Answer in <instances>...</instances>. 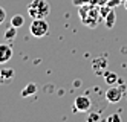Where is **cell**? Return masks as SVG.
<instances>
[{
  "label": "cell",
  "instance_id": "obj_12",
  "mask_svg": "<svg viewBox=\"0 0 127 122\" xmlns=\"http://www.w3.org/2000/svg\"><path fill=\"white\" fill-rule=\"evenodd\" d=\"M15 37H17V27L15 26H11L5 31V38L6 40H14Z\"/></svg>",
  "mask_w": 127,
  "mask_h": 122
},
{
  "label": "cell",
  "instance_id": "obj_21",
  "mask_svg": "<svg viewBox=\"0 0 127 122\" xmlns=\"http://www.w3.org/2000/svg\"><path fill=\"white\" fill-rule=\"evenodd\" d=\"M123 2H124V0H123Z\"/></svg>",
  "mask_w": 127,
  "mask_h": 122
},
{
  "label": "cell",
  "instance_id": "obj_9",
  "mask_svg": "<svg viewBox=\"0 0 127 122\" xmlns=\"http://www.w3.org/2000/svg\"><path fill=\"white\" fill-rule=\"evenodd\" d=\"M23 24H25V17L22 14H15V15L11 17V26H15L17 29H19Z\"/></svg>",
  "mask_w": 127,
  "mask_h": 122
},
{
  "label": "cell",
  "instance_id": "obj_18",
  "mask_svg": "<svg viewBox=\"0 0 127 122\" xmlns=\"http://www.w3.org/2000/svg\"><path fill=\"white\" fill-rule=\"evenodd\" d=\"M80 86H81V81L77 79V81H75V87H80Z\"/></svg>",
  "mask_w": 127,
  "mask_h": 122
},
{
  "label": "cell",
  "instance_id": "obj_4",
  "mask_svg": "<svg viewBox=\"0 0 127 122\" xmlns=\"http://www.w3.org/2000/svg\"><path fill=\"white\" fill-rule=\"evenodd\" d=\"M124 95V87L120 89V87H109L107 92H106V99L109 102H112V104H116V102H120L121 98Z\"/></svg>",
  "mask_w": 127,
  "mask_h": 122
},
{
  "label": "cell",
  "instance_id": "obj_3",
  "mask_svg": "<svg viewBox=\"0 0 127 122\" xmlns=\"http://www.w3.org/2000/svg\"><path fill=\"white\" fill-rule=\"evenodd\" d=\"M29 6H32L35 11H37L38 18H46L49 15L51 6H49V3L46 2V0H32V3Z\"/></svg>",
  "mask_w": 127,
  "mask_h": 122
},
{
  "label": "cell",
  "instance_id": "obj_22",
  "mask_svg": "<svg viewBox=\"0 0 127 122\" xmlns=\"http://www.w3.org/2000/svg\"><path fill=\"white\" fill-rule=\"evenodd\" d=\"M106 2H107V0H106Z\"/></svg>",
  "mask_w": 127,
  "mask_h": 122
},
{
  "label": "cell",
  "instance_id": "obj_2",
  "mask_svg": "<svg viewBox=\"0 0 127 122\" xmlns=\"http://www.w3.org/2000/svg\"><path fill=\"white\" fill-rule=\"evenodd\" d=\"M90 107H92V102H90V98L86 95H80L74 101V108L78 113H86L90 110Z\"/></svg>",
  "mask_w": 127,
  "mask_h": 122
},
{
  "label": "cell",
  "instance_id": "obj_15",
  "mask_svg": "<svg viewBox=\"0 0 127 122\" xmlns=\"http://www.w3.org/2000/svg\"><path fill=\"white\" fill-rule=\"evenodd\" d=\"M121 121V116L120 115H112L107 118V122H120Z\"/></svg>",
  "mask_w": 127,
  "mask_h": 122
},
{
  "label": "cell",
  "instance_id": "obj_19",
  "mask_svg": "<svg viewBox=\"0 0 127 122\" xmlns=\"http://www.w3.org/2000/svg\"><path fill=\"white\" fill-rule=\"evenodd\" d=\"M124 8L127 9V0H124Z\"/></svg>",
  "mask_w": 127,
  "mask_h": 122
},
{
  "label": "cell",
  "instance_id": "obj_11",
  "mask_svg": "<svg viewBox=\"0 0 127 122\" xmlns=\"http://www.w3.org/2000/svg\"><path fill=\"white\" fill-rule=\"evenodd\" d=\"M103 75H104V79H106V82L109 86H113V84L118 81V75L113 73V72H104Z\"/></svg>",
  "mask_w": 127,
  "mask_h": 122
},
{
  "label": "cell",
  "instance_id": "obj_14",
  "mask_svg": "<svg viewBox=\"0 0 127 122\" xmlns=\"http://www.w3.org/2000/svg\"><path fill=\"white\" fill-rule=\"evenodd\" d=\"M121 2H123V0H107L106 5H107V6H110V8H115V6L120 5Z\"/></svg>",
  "mask_w": 127,
  "mask_h": 122
},
{
  "label": "cell",
  "instance_id": "obj_6",
  "mask_svg": "<svg viewBox=\"0 0 127 122\" xmlns=\"http://www.w3.org/2000/svg\"><path fill=\"white\" fill-rule=\"evenodd\" d=\"M15 76V72L12 69H2L0 70V84H8L11 82Z\"/></svg>",
  "mask_w": 127,
  "mask_h": 122
},
{
  "label": "cell",
  "instance_id": "obj_20",
  "mask_svg": "<svg viewBox=\"0 0 127 122\" xmlns=\"http://www.w3.org/2000/svg\"><path fill=\"white\" fill-rule=\"evenodd\" d=\"M87 2H89V0H87Z\"/></svg>",
  "mask_w": 127,
  "mask_h": 122
},
{
  "label": "cell",
  "instance_id": "obj_13",
  "mask_svg": "<svg viewBox=\"0 0 127 122\" xmlns=\"http://www.w3.org/2000/svg\"><path fill=\"white\" fill-rule=\"evenodd\" d=\"M99 119H101V116L98 113H90L87 116V122H95V121H99Z\"/></svg>",
  "mask_w": 127,
  "mask_h": 122
},
{
  "label": "cell",
  "instance_id": "obj_7",
  "mask_svg": "<svg viewBox=\"0 0 127 122\" xmlns=\"http://www.w3.org/2000/svg\"><path fill=\"white\" fill-rule=\"evenodd\" d=\"M37 84L35 82H28L26 84V87L20 92V96L22 98H29V96H32V95H35V92H37Z\"/></svg>",
  "mask_w": 127,
  "mask_h": 122
},
{
  "label": "cell",
  "instance_id": "obj_10",
  "mask_svg": "<svg viewBox=\"0 0 127 122\" xmlns=\"http://www.w3.org/2000/svg\"><path fill=\"white\" fill-rule=\"evenodd\" d=\"M106 60L104 58H98V60H95L94 61V64H92V67H94V70L95 72H98V75H101L99 72H103L104 69H106Z\"/></svg>",
  "mask_w": 127,
  "mask_h": 122
},
{
  "label": "cell",
  "instance_id": "obj_1",
  "mask_svg": "<svg viewBox=\"0 0 127 122\" xmlns=\"http://www.w3.org/2000/svg\"><path fill=\"white\" fill-rule=\"evenodd\" d=\"M29 32L35 38H41L49 32V24L44 18H32V23L29 26Z\"/></svg>",
  "mask_w": 127,
  "mask_h": 122
},
{
  "label": "cell",
  "instance_id": "obj_16",
  "mask_svg": "<svg viewBox=\"0 0 127 122\" xmlns=\"http://www.w3.org/2000/svg\"><path fill=\"white\" fill-rule=\"evenodd\" d=\"M5 20H6V11H5L2 6H0V24H2Z\"/></svg>",
  "mask_w": 127,
  "mask_h": 122
},
{
  "label": "cell",
  "instance_id": "obj_5",
  "mask_svg": "<svg viewBox=\"0 0 127 122\" xmlns=\"http://www.w3.org/2000/svg\"><path fill=\"white\" fill-rule=\"evenodd\" d=\"M12 58V49L9 44L0 43V64H5Z\"/></svg>",
  "mask_w": 127,
  "mask_h": 122
},
{
  "label": "cell",
  "instance_id": "obj_17",
  "mask_svg": "<svg viewBox=\"0 0 127 122\" xmlns=\"http://www.w3.org/2000/svg\"><path fill=\"white\" fill-rule=\"evenodd\" d=\"M110 9H112V8H110V6H107V5H106V6H103L101 9H99V11H101V15L106 18V15L109 14V11H110Z\"/></svg>",
  "mask_w": 127,
  "mask_h": 122
},
{
  "label": "cell",
  "instance_id": "obj_8",
  "mask_svg": "<svg viewBox=\"0 0 127 122\" xmlns=\"http://www.w3.org/2000/svg\"><path fill=\"white\" fill-rule=\"evenodd\" d=\"M115 22H116V14H115L113 9H110V11H109V14L106 15V27L112 29V27L115 26Z\"/></svg>",
  "mask_w": 127,
  "mask_h": 122
}]
</instances>
